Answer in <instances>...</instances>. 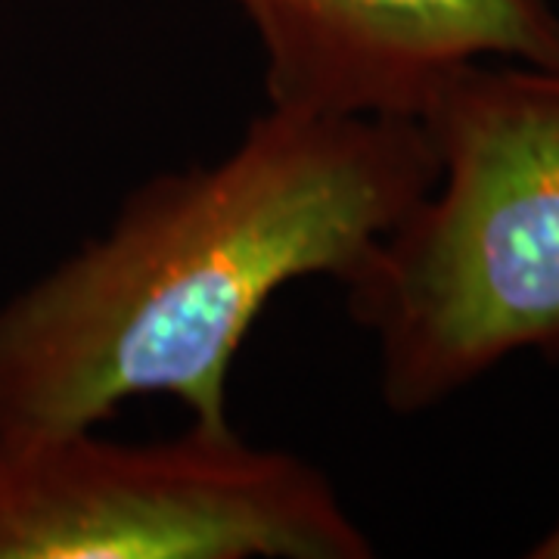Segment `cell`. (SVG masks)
Returning a JSON list of instances; mask_svg holds the SVG:
<instances>
[{
	"label": "cell",
	"instance_id": "6da1fadb",
	"mask_svg": "<svg viewBox=\"0 0 559 559\" xmlns=\"http://www.w3.org/2000/svg\"><path fill=\"white\" fill-rule=\"evenodd\" d=\"M436 180L417 119L267 106L224 159L143 180L103 237L0 305V432L97 426L143 395L230 429L264 305L293 280L345 286Z\"/></svg>",
	"mask_w": 559,
	"mask_h": 559
},
{
	"label": "cell",
	"instance_id": "7a4b0ae2",
	"mask_svg": "<svg viewBox=\"0 0 559 559\" xmlns=\"http://www.w3.org/2000/svg\"><path fill=\"white\" fill-rule=\"evenodd\" d=\"M417 121L439 180L345 283L395 414L520 352L559 364V69L469 62Z\"/></svg>",
	"mask_w": 559,
	"mask_h": 559
},
{
	"label": "cell",
	"instance_id": "3957f363",
	"mask_svg": "<svg viewBox=\"0 0 559 559\" xmlns=\"http://www.w3.org/2000/svg\"><path fill=\"white\" fill-rule=\"evenodd\" d=\"M326 473L230 429L0 432V559H367Z\"/></svg>",
	"mask_w": 559,
	"mask_h": 559
},
{
	"label": "cell",
	"instance_id": "277c9868",
	"mask_svg": "<svg viewBox=\"0 0 559 559\" xmlns=\"http://www.w3.org/2000/svg\"><path fill=\"white\" fill-rule=\"evenodd\" d=\"M264 50L267 106L419 119L444 81L500 57L559 69L550 0H237Z\"/></svg>",
	"mask_w": 559,
	"mask_h": 559
},
{
	"label": "cell",
	"instance_id": "5b68a950",
	"mask_svg": "<svg viewBox=\"0 0 559 559\" xmlns=\"http://www.w3.org/2000/svg\"><path fill=\"white\" fill-rule=\"evenodd\" d=\"M528 557L532 559H559V522L544 535V538L528 550Z\"/></svg>",
	"mask_w": 559,
	"mask_h": 559
}]
</instances>
